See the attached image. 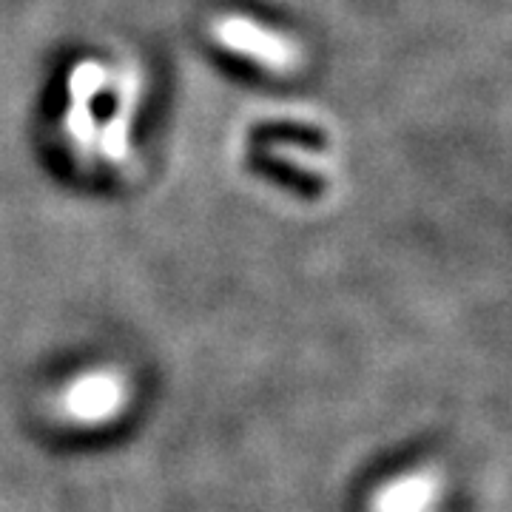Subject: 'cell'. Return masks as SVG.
<instances>
[{
    "instance_id": "obj_1",
    "label": "cell",
    "mask_w": 512,
    "mask_h": 512,
    "mask_svg": "<svg viewBox=\"0 0 512 512\" xmlns=\"http://www.w3.org/2000/svg\"><path fill=\"white\" fill-rule=\"evenodd\" d=\"M214 35L225 49L251 57L256 63H265L276 72H288L299 60V52L291 40L274 35L268 29H259V26H254V20L248 18H237V15L220 18L214 23Z\"/></svg>"
},
{
    "instance_id": "obj_2",
    "label": "cell",
    "mask_w": 512,
    "mask_h": 512,
    "mask_svg": "<svg viewBox=\"0 0 512 512\" xmlns=\"http://www.w3.org/2000/svg\"><path fill=\"white\" fill-rule=\"evenodd\" d=\"M114 402H117V390L106 379L80 384L72 393V410L83 419H97V416L109 413Z\"/></svg>"
}]
</instances>
